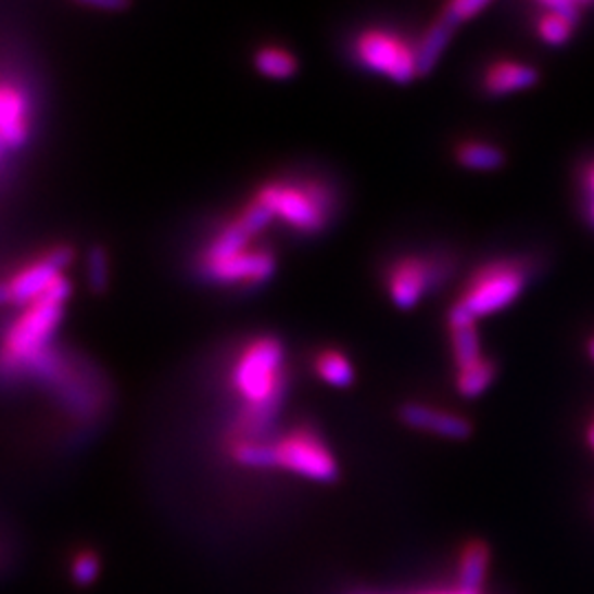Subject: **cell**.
Listing matches in <instances>:
<instances>
[{
    "mask_svg": "<svg viewBox=\"0 0 594 594\" xmlns=\"http://www.w3.org/2000/svg\"><path fill=\"white\" fill-rule=\"evenodd\" d=\"M87 280L93 293H104L111 282V261L104 247H93L87 256Z\"/></svg>",
    "mask_w": 594,
    "mask_h": 594,
    "instance_id": "7402d4cb",
    "label": "cell"
},
{
    "mask_svg": "<svg viewBox=\"0 0 594 594\" xmlns=\"http://www.w3.org/2000/svg\"><path fill=\"white\" fill-rule=\"evenodd\" d=\"M531 278L529 265L520 261H495L476 269L458 300L447 313V326L476 324L508 304H514Z\"/></svg>",
    "mask_w": 594,
    "mask_h": 594,
    "instance_id": "3957f363",
    "label": "cell"
},
{
    "mask_svg": "<svg viewBox=\"0 0 594 594\" xmlns=\"http://www.w3.org/2000/svg\"><path fill=\"white\" fill-rule=\"evenodd\" d=\"M71 293L73 287L64 276L45 295L23 306V313L12 321L3 337L0 372H27L49 353V344L64 319Z\"/></svg>",
    "mask_w": 594,
    "mask_h": 594,
    "instance_id": "7a4b0ae2",
    "label": "cell"
},
{
    "mask_svg": "<svg viewBox=\"0 0 594 594\" xmlns=\"http://www.w3.org/2000/svg\"><path fill=\"white\" fill-rule=\"evenodd\" d=\"M581 184H583V194H585V212H587L590 223L594 225V161L587 163L585 173L581 177Z\"/></svg>",
    "mask_w": 594,
    "mask_h": 594,
    "instance_id": "d4e9b609",
    "label": "cell"
},
{
    "mask_svg": "<svg viewBox=\"0 0 594 594\" xmlns=\"http://www.w3.org/2000/svg\"><path fill=\"white\" fill-rule=\"evenodd\" d=\"M544 10L555 12L568 21H572L574 25H579L581 21V12H583V3H574V0H548V3H542Z\"/></svg>",
    "mask_w": 594,
    "mask_h": 594,
    "instance_id": "cb8c5ba5",
    "label": "cell"
},
{
    "mask_svg": "<svg viewBox=\"0 0 594 594\" xmlns=\"http://www.w3.org/2000/svg\"><path fill=\"white\" fill-rule=\"evenodd\" d=\"M587 445L594 450V422L587 428Z\"/></svg>",
    "mask_w": 594,
    "mask_h": 594,
    "instance_id": "f1b7e54d",
    "label": "cell"
},
{
    "mask_svg": "<svg viewBox=\"0 0 594 594\" xmlns=\"http://www.w3.org/2000/svg\"><path fill=\"white\" fill-rule=\"evenodd\" d=\"M89 10H102V12H119L128 10V3H119V0H91V3H81Z\"/></svg>",
    "mask_w": 594,
    "mask_h": 594,
    "instance_id": "484cf974",
    "label": "cell"
},
{
    "mask_svg": "<svg viewBox=\"0 0 594 594\" xmlns=\"http://www.w3.org/2000/svg\"><path fill=\"white\" fill-rule=\"evenodd\" d=\"M231 388L242 399V407L227 443L267 441L289 388L285 346L278 337L263 334L240 349L231 368Z\"/></svg>",
    "mask_w": 594,
    "mask_h": 594,
    "instance_id": "6da1fadb",
    "label": "cell"
},
{
    "mask_svg": "<svg viewBox=\"0 0 594 594\" xmlns=\"http://www.w3.org/2000/svg\"><path fill=\"white\" fill-rule=\"evenodd\" d=\"M450 342H452V359H454L456 372L467 370L484 359L476 324H452Z\"/></svg>",
    "mask_w": 594,
    "mask_h": 594,
    "instance_id": "9a60e30c",
    "label": "cell"
},
{
    "mask_svg": "<svg viewBox=\"0 0 594 594\" xmlns=\"http://www.w3.org/2000/svg\"><path fill=\"white\" fill-rule=\"evenodd\" d=\"M199 269H201V276L214 285L256 287V285H265L267 280L274 278L276 256H274L271 249L261 247V249H249L244 253H238V256H233L229 261L205 265Z\"/></svg>",
    "mask_w": 594,
    "mask_h": 594,
    "instance_id": "9c48e42d",
    "label": "cell"
},
{
    "mask_svg": "<svg viewBox=\"0 0 594 594\" xmlns=\"http://www.w3.org/2000/svg\"><path fill=\"white\" fill-rule=\"evenodd\" d=\"M574 27L577 25L572 21L542 8V16L538 18V34H540L542 42H546L551 47H561L572 38Z\"/></svg>",
    "mask_w": 594,
    "mask_h": 594,
    "instance_id": "44dd1931",
    "label": "cell"
},
{
    "mask_svg": "<svg viewBox=\"0 0 594 594\" xmlns=\"http://www.w3.org/2000/svg\"><path fill=\"white\" fill-rule=\"evenodd\" d=\"M271 452L274 469H282L313 482H334L339 478L334 454L311 428H295L276 441L271 439Z\"/></svg>",
    "mask_w": 594,
    "mask_h": 594,
    "instance_id": "8992f818",
    "label": "cell"
},
{
    "mask_svg": "<svg viewBox=\"0 0 594 594\" xmlns=\"http://www.w3.org/2000/svg\"><path fill=\"white\" fill-rule=\"evenodd\" d=\"M73 258L75 253L71 247H58L45 253V256L36 258L34 263L25 265L23 269H18L12 278L3 280L10 295V304L27 306L40 295H45L60 278H64V271L73 263Z\"/></svg>",
    "mask_w": 594,
    "mask_h": 594,
    "instance_id": "ba28073f",
    "label": "cell"
},
{
    "mask_svg": "<svg viewBox=\"0 0 594 594\" xmlns=\"http://www.w3.org/2000/svg\"><path fill=\"white\" fill-rule=\"evenodd\" d=\"M491 564V551L489 544L482 540H471L463 546L458 557V572H456V585L467 592L482 594V585L486 581Z\"/></svg>",
    "mask_w": 594,
    "mask_h": 594,
    "instance_id": "5bb4252c",
    "label": "cell"
},
{
    "mask_svg": "<svg viewBox=\"0 0 594 594\" xmlns=\"http://www.w3.org/2000/svg\"><path fill=\"white\" fill-rule=\"evenodd\" d=\"M447 261L422 256L399 258L386 271L388 295L394 306L409 311L426 298V293H430L437 285H441L447 278Z\"/></svg>",
    "mask_w": 594,
    "mask_h": 594,
    "instance_id": "52a82bcc",
    "label": "cell"
},
{
    "mask_svg": "<svg viewBox=\"0 0 594 594\" xmlns=\"http://www.w3.org/2000/svg\"><path fill=\"white\" fill-rule=\"evenodd\" d=\"M540 81V71L516 60H497L482 73V91L491 98H504L527 91Z\"/></svg>",
    "mask_w": 594,
    "mask_h": 594,
    "instance_id": "7c38bea8",
    "label": "cell"
},
{
    "mask_svg": "<svg viewBox=\"0 0 594 594\" xmlns=\"http://www.w3.org/2000/svg\"><path fill=\"white\" fill-rule=\"evenodd\" d=\"M29 139V102L23 89L0 84V143L10 150L23 148Z\"/></svg>",
    "mask_w": 594,
    "mask_h": 594,
    "instance_id": "8fae6325",
    "label": "cell"
},
{
    "mask_svg": "<svg viewBox=\"0 0 594 594\" xmlns=\"http://www.w3.org/2000/svg\"><path fill=\"white\" fill-rule=\"evenodd\" d=\"M587 353H590V357L594 359V337L590 339V342H587Z\"/></svg>",
    "mask_w": 594,
    "mask_h": 594,
    "instance_id": "4dcf8cb0",
    "label": "cell"
},
{
    "mask_svg": "<svg viewBox=\"0 0 594 594\" xmlns=\"http://www.w3.org/2000/svg\"><path fill=\"white\" fill-rule=\"evenodd\" d=\"M102 574V557L96 548H77L68 557V577L77 587L93 585Z\"/></svg>",
    "mask_w": 594,
    "mask_h": 594,
    "instance_id": "ffe728a7",
    "label": "cell"
},
{
    "mask_svg": "<svg viewBox=\"0 0 594 594\" xmlns=\"http://www.w3.org/2000/svg\"><path fill=\"white\" fill-rule=\"evenodd\" d=\"M355 594H409V592H355Z\"/></svg>",
    "mask_w": 594,
    "mask_h": 594,
    "instance_id": "f546056e",
    "label": "cell"
},
{
    "mask_svg": "<svg viewBox=\"0 0 594 594\" xmlns=\"http://www.w3.org/2000/svg\"><path fill=\"white\" fill-rule=\"evenodd\" d=\"M399 418L403 426L412 430L437 434L452 441H465L473 432L469 418L454 412H443L430 405H422V403H405L399 409Z\"/></svg>",
    "mask_w": 594,
    "mask_h": 594,
    "instance_id": "30bf717a",
    "label": "cell"
},
{
    "mask_svg": "<svg viewBox=\"0 0 594 594\" xmlns=\"http://www.w3.org/2000/svg\"><path fill=\"white\" fill-rule=\"evenodd\" d=\"M253 66L265 77L289 79L298 73V58L282 47H263L253 55Z\"/></svg>",
    "mask_w": 594,
    "mask_h": 594,
    "instance_id": "ac0fdd59",
    "label": "cell"
},
{
    "mask_svg": "<svg viewBox=\"0 0 594 594\" xmlns=\"http://www.w3.org/2000/svg\"><path fill=\"white\" fill-rule=\"evenodd\" d=\"M454 31L456 29L450 23H445L443 18H437L426 31L420 34V38L414 45L418 77H426L434 71V66L443 58Z\"/></svg>",
    "mask_w": 594,
    "mask_h": 594,
    "instance_id": "4fadbf2b",
    "label": "cell"
},
{
    "mask_svg": "<svg viewBox=\"0 0 594 594\" xmlns=\"http://www.w3.org/2000/svg\"><path fill=\"white\" fill-rule=\"evenodd\" d=\"M409 594H478V592H467L456 587H437V590H418V592H409Z\"/></svg>",
    "mask_w": 594,
    "mask_h": 594,
    "instance_id": "4316f807",
    "label": "cell"
},
{
    "mask_svg": "<svg viewBox=\"0 0 594 594\" xmlns=\"http://www.w3.org/2000/svg\"><path fill=\"white\" fill-rule=\"evenodd\" d=\"M486 8H489V3H484V0H456V3H450L443 8L439 18H443L445 23H450L456 29L463 23L476 18Z\"/></svg>",
    "mask_w": 594,
    "mask_h": 594,
    "instance_id": "603a6c76",
    "label": "cell"
},
{
    "mask_svg": "<svg viewBox=\"0 0 594 594\" xmlns=\"http://www.w3.org/2000/svg\"><path fill=\"white\" fill-rule=\"evenodd\" d=\"M456 161L467 169H476V173H491V169L504 165V152L493 143L465 141L456 148Z\"/></svg>",
    "mask_w": 594,
    "mask_h": 594,
    "instance_id": "e0dca14e",
    "label": "cell"
},
{
    "mask_svg": "<svg viewBox=\"0 0 594 594\" xmlns=\"http://www.w3.org/2000/svg\"><path fill=\"white\" fill-rule=\"evenodd\" d=\"M353 55L362 68L383 75L394 84H409L418 77L414 42L390 29H366L353 40Z\"/></svg>",
    "mask_w": 594,
    "mask_h": 594,
    "instance_id": "5b68a950",
    "label": "cell"
},
{
    "mask_svg": "<svg viewBox=\"0 0 594 594\" xmlns=\"http://www.w3.org/2000/svg\"><path fill=\"white\" fill-rule=\"evenodd\" d=\"M313 366L317 377L332 388H349L355 381V366L342 351H334V349L321 351L315 357Z\"/></svg>",
    "mask_w": 594,
    "mask_h": 594,
    "instance_id": "2e32d148",
    "label": "cell"
},
{
    "mask_svg": "<svg viewBox=\"0 0 594 594\" xmlns=\"http://www.w3.org/2000/svg\"><path fill=\"white\" fill-rule=\"evenodd\" d=\"M274 220H282L300 233H319L334 214V194L324 181H271L253 194Z\"/></svg>",
    "mask_w": 594,
    "mask_h": 594,
    "instance_id": "277c9868",
    "label": "cell"
},
{
    "mask_svg": "<svg viewBox=\"0 0 594 594\" xmlns=\"http://www.w3.org/2000/svg\"><path fill=\"white\" fill-rule=\"evenodd\" d=\"M10 304V295H8V289H5V282L0 280V306H8Z\"/></svg>",
    "mask_w": 594,
    "mask_h": 594,
    "instance_id": "83f0119b",
    "label": "cell"
},
{
    "mask_svg": "<svg viewBox=\"0 0 594 594\" xmlns=\"http://www.w3.org/2000/svg\"><path fill=\"white\" fill-rule=\"evenodd\" d=\"M495 375H497V366L484 357L480 364L456 372V392L463 399H476L486 392V388L493 383Z\"/></svg>",
    "mask_w": 594,
    "mask_h": 594,
    "instance_id": "d6986e66",
    "label": "cell"
}]
</instances>
